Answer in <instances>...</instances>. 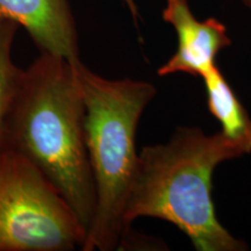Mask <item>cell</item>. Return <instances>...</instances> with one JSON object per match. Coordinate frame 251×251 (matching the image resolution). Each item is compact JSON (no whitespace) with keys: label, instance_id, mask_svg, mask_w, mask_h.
<instances>
[{"label":"cell","instance_id":"30bf717a","mask_svg":"<svg viewBox=\"0 0 251 251\" xmlns=\"http://www.w3.org/2000/svg\"><path fill=\"white\" fill-rule=\"evenodd\" d=\"M243 2V5L248 7L249 9H251V0H241Z\"/></svg>","mask_w":251,"mask_h":251},{"label":"cell","instance_id":"ba28073f","mask_svg":"<svg viewBox=\"0 0 251 251\" xmlns=\"http://www.w3.org/2000/svg\"><path fill=\"white\" fill-rule=\"evenodd\" d=\"M18 27L13 21L0 19V150L5 148L9 117L24 72L12 58Z\"/></svg>","mask_w":251,"mask_h":251},{"label":"cell","instance_id":"5b68a950","mask_svg":"<svg viewBox=\"0 0 251 251\" xmlns=\"http://www.w3.org/2000/svg\"><path fill=\"white\" fill-rule=\"evenodd\" d=\"M162 17L176 31L177 49L157 69L159 77L185 74L200 78L216 64L220 52L233 43L224 23L216 18L199 20L188 0H165Z\"/></svg>","mask_w":251,"mask_h":251},{"label":"cell","instance_id":"277c9868","mask_svg":"<svg viewBox=\"0 0 251 251\" xmlns=\"http://www.w3.org/2000/svg\"><path fill=\"white\" fill-rule=\"evenodd\" d=\"M86 230L35 165L14 150H0V251H70Z\"/></svg>","mask_w":251,"mask_h":251},{"label":"cell","instance_id":"9c48e42d","mask_svg":"<svg viewBox=\"0 0 251 251\" xmlns=\"http://www.w3.org/2000/svg\"><path fill=\"white\" fill-rule=\"evenodd\" d=\"M125 2V5L127 6L128 9H129L131 17L135 21L137 20V17H139V11H137V6L135 4V0H122Z\"/></svg>","mask_w":251,"mask_h":251},{"label":"cell","instance_id":"7a4b0ae2","mask_svg":"<svg viewBox=\"0 0 251 251\" xmlns=\"http://www.w3.org/2000/svg\"><path fill=\"white\" fill-rule=\"evenodd\" d=\"M244 155H249L246 147L222 131L206 134L186 126L168 142L143 147L126 203V225L158 219L183 231L198 251L248 250L219 221L212 196L215 169Z\"/></svg>","mask_w":251,"mask_h":251},{"label":"cell","instance_id":"6da1fadb","mask_svg":"<svg viewBox=\"0 0 251 251\" xmlns=\"http://www.w3.org/2000/svg\"><path fill=\"white\" fill-rule=\"evenodd\" d=\"M84 119L85 105L72 62L41 52L23 72L5 147L42 172L87 234L96 211V187Z\"/></svg>","mask_w":251,"mask_h":251},{"label":"cell","instance_id":"52a82bcc","mask_svg":"<svg viewBox=\"0 0 251 251\" xmlns=\"http://www.w3.org/2000/svg\"><path fill=\"white\" fill-rule=\"evenodd\" d=\"M205 86L208 111L226 136L242 143L251 153V118L218 64L200 77Z\"/></svg>","mask_w":251,"mask_h":251},{"label":"cell","instance_id":"8992f818","mask_svg":"<svg viewBox=\"0 0 251 251\" xmlns=\"http://www.w3.org/2000/svg\"><path fill=\"white\" fill-rule=\"evenodd\" d=\"M0 19L24 27L41 52L70 62L80 59L68 0H0Z\"/></svg>","mask_w":251,"mask_h":251},{"label":"cell","instance_id":"3957f363","mask_svg":"<svg viewBox=\"0 0 251 251\" xmlns=\"http://www.w3.org/2000/svg\"><path fill=\"white\" fill-rule=\"evenodd\" d=\"M72 67L85 105V142L96 187V211L81 250H118L130 230L125 209L139 163L136 131L157 90L146 80L108 79L80 59Z\"/></svg>","mask_w":251,"mask_h":251}]
</instances>
